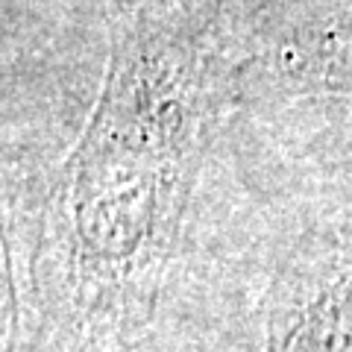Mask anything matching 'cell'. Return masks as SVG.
I'll return each mask as SVG.
<instances>
[{
    "label": "cell",
    "mask_w": 352,
    "mask_h": 352,
    "mask_svg": "<svg viewBox=\"0 0 352 352\" xmlns=\"http://www.w3.org/2000/svg\"><path fill=\"white\" fill-rule=\"evenodd\" d=\"M264 352H352V273L285 300L270 314Z\"/></svg>",
    "instance_id": "cell-1"
}]
</instances>
